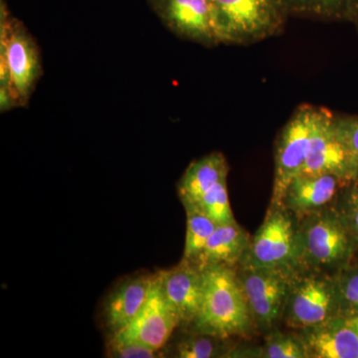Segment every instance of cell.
Segmentation results:
<instances>
[{
  "instance_id": "7c38bea8",
  "label": "cell",
  "mask_w": 358,
  "mask_h": 358,
  "mask_svg": "<svg viewBox=\"0 0 358 358\" xmlns=\"http://www.w3.org/2000/svg\"><path fill=\"white\" fill-rule=\"evenodd\" d=\"M157 274L166 301L178 317V327L192 326L201 303V270L181 261L176 267Z\"/></svg>"
},
{
  "instance_id": "ffe728a7",
  "label": "cell",
  "mask_w": 358,
  "mask_h": 358,
  "mask_svg": "<svg viewBox=\"0 0 358 358\" xmlns=\"http://www.w3.org/2000/svg\"><path fill=\"white\" fill-rule=\"evenodd\" d=\"M217 225L235 222L227 190V179L218 182L195 204Z\"/></svg>"
},
{
  "instance_id": "44dd1931",
  "label": "cell",
  "mask_w": 358,
  "mask_h": 358,
  "mask_svg": "<svg viewBox=\"0 0 358 358\" xmlns=\"http://www.w3.org/2000/svg\"><path fill=\"white\" fill-rule=\"evenodd\" d=\"M261 357L268 358L310 357L303 339L296 338L291 334H273L268 339Z\"/></svg>"
},
{
  "instance_id": "ac0fdd59",
  "label": "cell",
  "mask_w": 358,
  "mask_h": 358,
  "mask_svg": "<svg viewBox=\"0 0 358 358\" xmlns=\"http://www.w3.org/2000/svg\"><path fill=\"white\" fill-rule=\"evenodd\" d=\"M186 212V234L182 262L196 266L202 252L217 224L205 215L199 207L183 205Z\"/></svg>"
},
{
  "instance_id": "2e32d148",
  "label": "cell",
  "mask_w": 358,
  "mask_h": 358,
  "mask_svg": "<svg viewBox=\"0 0 358 358\" xmlns=\"http://www.w3.org/2000/svg\"><path fill=\"white\" fill-rule=\"evenodd\" d=\"M228 164L221 152H212L194 160L178 182V195L183 205L197 204L205 193L227 179Z\"/></svg>"
},
{
  "instance_id": "8992f818",
  "label": "cell",
  "mask_w": 358,
  "mask_h": 358,
  "mask_svg": "<svg viewBox=\"0 0 358 358\" xmlns=\"http://www.w3.org/2000/svg\"><path fill=\"white\" fill-rule=\"evenodd\" d=\"M284 206H273L250 242L245 268H293L299 262V235Z\"/></svg>"
},
{
  "instance_id": "7402d4cb",
  "label": "cell",
  "mask_w": 358,
  "mask_h": 358,
  "mask_svg": "<svg viewBox=\"0 0 358 358\" xmlns=\"http://www.w3.org/2000/svg\"><path fill=\"white\" fill-rule=\"evenodd\" d=\"M219 338L208 334H194L178 346V357L181 358H209L221 355L222 346Z\"/></svg>"
},
{
  "instance_id": "3957f363",
  "label": "cell",
  "mask_w": 358,
  "mask_h": 358,
  "mask_svg": "<svg viewBox=\"0 0 358 358\" xmlns=\"http://www.w3.org/2000/svg\"><path fill=\"white\" fill-rule=\"evenodd\" d=\"M0 50V68L8 71L18 106H26L42 74L41 57L36 41L21 21L8 15L3 2Z\"/></svg>"
},
{
  "instance_id": "4fadbf2b",
  "label": "cell",
  "mask_w": 358,
  "mask_h": 358,
  "mask_svg": "<svg viewBox=\"0 0 358 358\" xmlns=\"http://www.w3.org/2000/svg\"><path fill=\"white\" fill-rule=\"evenodd\" d=\"M155 275L129 278L110 292L103 308V322L110 336L129 326L141 312L148 300Z\"/></svg>"
},
{
  "instance_id": "6da1fadb",
  "label": "cell",
  "mask_w": 358,
  "mask_h": 358,
  "mask_svg": "<svg viewBox=\"0 0 358 358\" xmlns=\"http://www.w3.org/2000/svg\"><path fill=\"white\" fill-rule=\"evenodd\" d=\"M201 272V303L190 326L194 334L222 339L244 334L252 315L236 273L226 266L204 268Z\"/></svg>"
},
{
  "instance_id": "ba28073f",
  "label": "cell",
  "mask_w": 358,
  "mask_h": 358,
  "mask_svg": "<svg viewBox=\"0 0 358 358\" xmlns=\"http://www.w3.org/2000/svg\"><path fill=\"white\" fill-rule=\"evenodd\" d=\"M334 119V113L322 107L310 152L300 176L329 174L350 182L358 178L357 157L338 138Z\"/></svg>"
},
{
  "instance_id": "cb8c5ba5",
  "label": "cell",
  "mask_w": 358,
  "mask_h": 358,
  "mask_svg": "<svg viewBox=\"0 0 358 358\" xmlns=\"http://www.w3.org/2000/svg\"><path fill=\"white\" fill-rule=\"evenodd\" d=\"M334 126L345 147L358 157V117L334 115Z\"/></svg>"
},
{
  "instance_id": "484cf974",
  "label": "cell",
  "mask_w": 358,
  "mask_h": 358,
  "mask_svg": "<svg viewBox=\"0 0 358 358\" xmlns=\"http://www.w3.org/2000/svg\"><path fill=\"white\" fill-rule=\"evenodd\" d=\"M108 357L117 358H155L159 357V352L138 345V343H119L110 341Z\"/></svg>"
},
{
  "instance_id": "d6986e66",
  "label": "cell",
  "mask_w": 358,
  "mask_h": 358,
  "mask_svg": "<svg viewBox=\"0 0 358 358\" xmlns=\"http://www.w3.org/2000/svg\"><path fill=\"white\" fill-rule=\"evenodd\" d=\"M289 15L320 20H348L352 0H284Z\"/></svg>"
},
{
  "instance_id": "83f0119b",
  "label": "cell",
  "mask_w": 358,
  "mask_h": 358,
  "mask_svg": "<svg viewBox=\"0 0 358 358\" xmlns=\"http://www.w3.org/2000/svg\"><path fill=\"white\" fill-rule=\"evenodd\" d=\"M348 320H350V324H352V327L358 331V315H355V317H348Z\"/></svg>"
},
{
  "instance_id": "4316f807",
  "label": "cell",
  "mask_w": 358,
  "mask_h": 358,
  "mask_svg": "<svg viewBox=\"0 0 358 358\" xmlns=\"http://www.w3.org/2000/svg\"><path fill=\"white\" fill-rule=\"evenodd\" d=\"M348 20L355 23L358 28V0H352V6H350V16Z\"/></svg>"
},
{
  "instance_id": "f1b7e54d",
  "label": "cell",
  "mask_w": 358,
  "mask_h": 358,
  "mask_svg": "<svg viewBox=\"0 0 358 358\" xmlns=\"http://www.w3.org/2000/svg\"><path fill=\"white\" fill-rule=\"evenodd\" d=\"M357 162H358V157H357Z\"/></svg>"
},
{
  "instance_id": "5b68a950",
  "label": "cell",
  "mask_w": 358,
  "mask_h": 358,
  "mask_svg": "<svg viewBox=\"0 0 358 358\" xmlns=\"http://www.w3.org/2000/svg\"><path fill=\"white\" fill-rule=\"evenodd\" d=\"M298 235L299 261L315 268L339 267L355 246L345 222L334 212H313Z\"/></svg>"
},
{
  "instance_id": "e0dca14e",
  "label": "cell",
  "mask_w": 358,
  "mask_h": 358,
  "mask_svg": "<svg viewBox=\"0 0 358 358\" xmlns=\"http://www.w3.org/2000/svg\"><path fill=\"white\" fill-rule=\"evenodd\" d=\"M249 245L248 235L236 221L217 225L209 238L196 266L200 270L213 266L232 268L238 261L243 259Z\"/></svg>"
},
{
  "instance_id": "9c48e42d",
  "label": "cell",
  "mask_w": 358,
  "mask_h": 358,
  "mask_svg": "<svg viewBox=\"0 0 358 358\" xmlns=\"http://www.w3.org/2000/svg\"><path fill=\"white\" fill-rule=\"evenodd\" d=\"M176 327H178V317L166 301L157 273L141 312L129 326L110 336V341L138 343L160 352Z\"/></svg>"
},
{
  "instance_id": "8fae6325",
  "label": "cell",
  "mask_w": 358,
  "mask_h": 358,
  "mask_svg": "<svg viewBox=\"0 0 358 358\" xmlns=\"http://www.w3.org/2000/svg\"><path fill=\"white\" fill-rule=\"evenodd\" d=\"M148 3L178 37L206 47L219 45L209 0H148Z\"/></svg>"
},
{
  "instance_id": "52a82bcc",
  "label": "cell",
  "mask_w": 358,
  "mask_h": 358,
  "mask_svg": "<svg viewBox=\"0 0 358 358\" xmlns=\"http://www.w3.org/2000/svg\"><path fill=\"white\" fill-rule=\"evenodd\" d=\"M293 268H244L238 275L252 317L272 327L284 313Z\"/></svg>"
},
{
  "instance_id": "d4e9b609",
  "label": "cell",
  "mask_w": 358,
  "mask_h": 358,
  "mask_svg": "<svg viewBox=\"0 0 358 358\" xmlns=\"http://www.w3.org/2000/svg\"><path fill=\"white\" fill-rule=\"evenodd\" d=\"M338 214L348 227L353 244L358 246V185L346 193Z\"/></svg>"
},
{
  "instance_id": "277c9868",
  "label": "cell",
  "mask_w": 358,
  "mask_h": 358,
  "mask_svg": "<svg viewBox=\"0 0 358 358\" xmlns=\"http://www.w3.org/2000/svg\"><path fill=\"white\" fill-rule=\"evenodd\" d=\"M320 109L310 103L299 106L280 134L275 147L272 206H282L287 188L303 171Z\"/></svg>"
},
{
  "instance_id": "5bb4252c",
  "label": "cell",
  "mask_w": 358,
  "mask_h": 358,
  "mask_svg": "<svg viewBox=\"0 0 358 358\" xmlns=\"http://www.w3.org/2000/svg\"><path fill=\"white\" fill-rule=\"evenodd\" d=\"M305 329L308 357L358 358V331L348 319L334 317Z\"/></svg>"
},
{
  "instance_id": "9a60e30c",
  "label": "cell",
  "mask_w": 358,
  "mask_h": 358,
  "mask_svg": "<svg viewBox=\"0 0 358 358\" xmlns=\"http://www.w3.org/2000/svg\"><path fill=\"white\" fill-rule=\"evenodd\" d=\"M350 181L329 176H299L289 183L282 206L296 213H313L336 197L341 186Z\"/></svg>"
},
{
  "instance_id": "603a6c76",
  "label": "cell",
  "mask_w": 358,
  "mask_h": 358,
  "mask_svg": "<svg viewBox=\"0 0 358 358\" xmlns=\"http://www.w3.org/2000/svg\"><path fill=\"white\" fill-rule=\"evenodd\" d=\"M338 296V308L345 307L352 313V317L358 315V268L348 271L338 275L334 281Z\"/></svg>"
},
{
  "instance_id": "30bf717a",
  "label": "cell",
  "mask_w": 358,
  "mask_h": 358,
  "mask_svg": "<svg viewBox=\"0 0 358 358\" xmlns=\"http://www.w3.org/2000/svg\"><path fill=\"white\" fill-rule=\"evenodd\" d=\"M338 308L334 281L315 275L293 278L285 306L289 326L303 329L317 326L334 317Z\"/></svg>"
},
{
  "instance_id": "7a4b0ae2",
  "label": "cell",
  "mask_w": 358,
  "mask_h": 358,
  "mask_svg": "<svg viewBox=\"0 0 358 358\" xmlns=\"http://www.w3.org/2000/svg\"><path fill=\"white\" fill-rule=\"evenodd\" d=\"M219 44L250 45L284 30L289 16L284 0H209Z\"/></svg>"
}]
</instances>
